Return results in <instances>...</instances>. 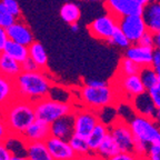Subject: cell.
Masks as SVG:
<instances>
[{
  "label": "cell",
  "mask_w": 160,
  "mask_h": 160,
  "mask_svg": "<svg viewBox=\"0 0 160 160\" xmlns=\"http://www.w3.org/2000/svg\"><path fill=\"white\" fill-rule=\"evenodd\" d=\"M16 93L18 98L36 102L50 96L53 83L47 70L38 69L36 71H21L13 79Z\"/></svg>",
  "instance_id": "cell-1"
},
{
  "label": "cell",
  "mask_w": 160,
  "mask_h": 160,
  "mask_svg": "<svg viewBox=\"0 0 160 160\" xmlns=\"http://www.w3.org/2000/svg\"><path fill=\"white\" fill-rule=\"evenodd\" d=\"M0 115L5 119L11 136L20 137L27 127L36 119L33 102L16 98L12 102L0 110Z\"/></svg>",
  "instance_id": "cell-2"
},
{
  "label": "cell",
  "mask_w": 160,
  "mask_h": 160,
  "mask_svg": "<svg viewBox=\"0 0 160 160\" xmlns=\"http://www.w3.org/2000/svg\"><path fill=\"white\" fill-rule=\"evenodd\" d=\"M77 93L83 107L96 111L110 106H117L120 100L117 90L109 82L101 87H90L83 83L78 88Z\"/></svg>",
  "instance_id": "cell-3"
},
{
  "label": "cell",
  "mask_w": 160,
  "mask_h": 160,
  "mask_svg": "<svg viewBox=\"0 0 160 160\" xmlns=\"http://www.w3.org/2000/svg\"><path fill=\"white\" fill-rule=\"evenodd\" d=\"M36 118L43 120L50 125L55 120L73 112V106L69 101H61L50 96L33 102Z\"/></svg>",
  "instance_id": "cell-4"
},
{
  "label": "cell",
  "mask_w": 160,
  "mask_h": 160,
  "mask_svg": "<svg viewBox=\"0 0 160 160\" xmlns=\"http://www.w3.org/2000/svg\"><path fill=\"white\" fill-rule=\"evenodd\" d=\"M128 123L135 139L142 140L148 145H160V126L155 119L135 115Z\"/></svg>",
  "instance_id": "cell-5"
},
{
  "label": "cell",
  "mask_w": 160,
  "mask_h": 160,
  "mask_svg": "<svg viewBox=\"0 0 160 160\" xmlns=\"http://www.w3.org/2000/svg\"><path fill=\"white\" fill-rule=\"evenodd\" d=\"M112 86L117 90L120 100H123L127 102H130L136 96L147 91L143 83L141 82L139 75H116L115 80L112 81Z\"/></svg>",
  "instance_id": "cell-6"
},
{
  "label": "cell",
  "mask_w": 160,
  "mask_h": 160,
  "mask_svg": "<svg viewBox=\"0 0 160 160\" xmlns=\"http://www.w3.org/2000/svg\"><path fill=\"white\" fill-rule=\"evenodd\" d=\"M73 133L87 138L92 131L95 126L100 121L99 116L96 110L89 108H78L73 109Z\"/></svg>",
  "instance_id": "cell-7"
},
{
  "label": "cell",
  "mask_w": 160,
  "mask_h": 160,
  "mask_svg": "<svg viewBox=\"0 0 160 160\" xmlns=\"http://www.w3.org/2000/svg\"><path fill=\"white\" fill-rule=\"evenodd\" d=\"M109 135L116 141L120 151H132L135 137L127 121L118 117L112 123L108 126Z\"/></svg>",
  "instance_id": "cell-8"
},
{
  "label": "cell",
  "mask_w": 160,
  "mask_h": 160,
  "mask_svg": "<svg viewBox=\"0 0 160 160\" xmlns=\"http://www.w3.org/2000/svg\"><path fill=\"white\" fill-rule=\"evenodd\" d=\"M118 28V18L111 13L99 16L88 25L89 33L93 38L102 41H109L110 37Z\"/></svg>",
  "instance_id": "cell-9"
},
{
  "label": "cell",
  "mask_w": 160,
  "mask_h": 160,
  "mask_svg": "<svg viewBox=\"0 0 160 160\" xmlns=\"http://www.w3.org/2000/svg\"><path fill=\"white\" fill-rule=\"evenodd\" d=\"M118 28L126 35L131 43L138 40L147 31V27L141 15H129L118 19Z\"/></svg>",
  "instance_id": "cell-10"
},
{
  "label": "cell",
  "mask_w": 160,
  "mask_h": 160,
  "mask_svg": "<svg viewBox=\"0 0 160 160\" xmlns=\"http://www.w3.org/2000/svg\"><path fill=\"white\" fill-rule=\"evenodd\" d=\"M105 6L108 12L118 19L129 15H141L143 9L138 0H105Z\"/></svg>",
  "instance_id": "cell-11"
},
{
  "label": "cell",
  "mask_w": 160,
  "mask_h": 160,
  "mask_svg": "<svg viewBox=\"0 0 160 160\" xmlns=\"http://www.w3.org/2000/svg\"><path fill=\"white\" fill-rule=\"evenodd\" d=\"M45 143L55 160H76L78 158L72 148L70 147L68 140L49 136Z\"/></svg>",
  "instance_id": "cell-12"
},
{
  "label": "cell",
  "mask_w": 160,
  "mask_h": 160,
  "mask_svg": "<svg viewBox=\"0 0 160 160\" xmlns=\"http://www.w3.org/2000/svg\"><path fill=\"white\" fill-rule=\"evenodd\" d=\"M7 33L10 40L21 43L23 46H29L30 43L35 41V37L27 22L22 18L16 19V21L11 26L7 28Z\"/></svg>",
  "instance_id": "cell-13"
},
{
  "label": "cell",
  "mask_w": 160,
  "mask_h": 160,
  "mask_svg": "<svg viewBox=\"0 0 160 160\" xmlns=\"http://www.w3.org/2000/svg\"><path fill=\"white\" fill-rule=\"evenodd\" d=\"M50 136V125L43 120L36 118L27 129L20 136L23 142H36V141H46Z\"/></svg>",
  "instance_id": "cell-14"
},
{
  "label": "cell",
  "mask_w": 160,
  "mask_h": 160,
  "mask_svg": "<svg viewBox=\"0 0 160 160\" xmlns=\"http://www.w3.org/2000/svg\"><path fill=\"white\" fill-rule=\"evenodd\" d=\"M152 52H153V48L146 47V46H142L140 45V43L136 42V43H131L126 49L125 57L135 61L140 67H147V66H151Z\"/></svg>",
  "instance_id": "cell-15"
},
{
  "label": "cell",
  "mask_w": 160,
  "mask_h": 160,
  "mask_svg": "<svg viewBox=\"0 0 160 160\" xmlns=\"http://www.w3.org/2000/svg\"><path fill=\"white\" fill-rule=\"evenodd\" d=\"M130 105L132 107L136 115L143 116V117L147 118H152V119L155 117L157 107L153 103L152 99H151L150 95L148 93V91H145L143 93L136 96L130 101Z\"/></svg>",
  "instance_id": "cell-16"
},
{
  "label": "cell",
  "mask_w": 160,
  "mask_h": 160,
  "mask_svg": "<svg viewBox=\"0 0 160 160\" xmlns=\"http://www.w3.org/2000/svg\"><path fill=\"white\" fill-rule=\"evenodd\" d=\"M147 30L152 33L160 31V0H155L153 2L145 6L141 13Z\"/></svg>",
  "instance_id": "cell-17"
},
{
  "label": "cell",
  "mask_w": 160,
  "mask_h": 160,
  "mask_svg": "<svg viewBox=\"0 0 160 160\" xmlns=\"http://www.w3.org/2000/svg\"><path fill=\"white\" fill-rule=\"evenodd\" d=\"M73 133V116L72 113L59 119L55 120L53 122L50 123V136L60 139L68 140L70 136Z\"/></svg>",
  "instance_id": "cell-18"
},
{
  "label": "cell",
  "mask_w": 160,
  "mask_h": 160,
  "mask_svg": "<svg viewBox=\"0 0 160 160\" xmlns=\"http://www.w3.org/2000/svg\"><path fill=\"white\" fill-rule=\"evenodd\" d=\"M16 98L17 93L13 79L0 75V110L12 102Z\"/></svg>",
  "instance_id": "cell-19"
},
{
  "label": "cell",
  "mask_w": 160,
  "mask_h": 160,
  "mask_svg": "<svg viewBox=\"0 0 160 160\" xmlns=\"http://www.w3.org/2000/svg\"><path fill=\"white\" fill-rule=\"evenodd\" d=\"M25 156L28 160H55L50 155L45 141L27 142L25 146Z\"/></svg>",
  "instance_id": "cell-20"
},
{
  "label": "cell",
  "mask_w": 160,
  "mask_h": 160,
  "mask_svg": "<svg viewBox=\"0 0 160 160\" xmlns=\"http://www.w3.org/2000/svg\"><path fill=\"white\" fill-rule=\"evenodd\" d=\"M22 71L21 63L6 53H0V75L15 79Z\"/></svg>",
  "instance_id": "cell-21"
},
{
  "label": "cell",
  "mask_w": 160,
  "mask_h": 160,
  "mask_svg": "<svg viewBox=\"0 0 160 160\" xmlns=\"http://www.w3.org/2000/svg\"><path fill=\"white\" fill-rule=\"evenodd\" d=\"M28 53L29 58L32 59L36 65L41 70H47L48 67V55L46 51V48L40 43L39 41H32L28 46Z\"/></svg>",
  "instance_id": "cell-22"
},
{
  "label": "cell",
  "mask_w": 160,
  "mask_h": 160,
  "mask_svg": "<svg viewBox=\"0 0 160 160\" xmlns=\"http://www.w3.org/2000/svg\"><path fill=\"white\" fill-rule=\"evenodd\" d=\"M109 133V129H108V126L106 123L99 122L95 126V128L92 129V131L89 133V136L87 137V142L89 146L90 152H96V150L98 149L99 145L101 143L103 139H105L106 136Z\"/></svg>",
  "instance_id": "cell-23"
},
{
  "label": "cell",
  "mask_w": 160,
  "mask_h": 160,
  "mask_svg": "<svg viewBox=\"0 0 160 160\" xmlns=\"http://www.w3.org/2000/svg\"><path fill=\"white\" fill-rule=\"evenodd\" d=\"M1 52L6 53V55H8L9 57L13 58L15 60L19 61L20 63L23 62V61L29 57L27 46H23V45H21V43H18L10 39L6 42L5 47H3Z\"/></svg>",
  "instance_id": "cell-24"
},
{
  "label": "cell",
  "mask_w": 160,
  "mask_h": 160,
  "mask_svg": "<svg viewBox=\"0 0 160 160\" xmlns=\"http://www.w3.org/2000/svg\"><path fill=\"white\" fill-rule=\"evenodd\" d=\"M59 12L60 18L68 25L78 22L81 17V10H80L79 6L75 2H70V1L61 6Z\"/></svg>",
  "instance_id": "cell-25"
},
{
  "label": "cell",
  "mask_w": 160,
  "mask_h": 160,
  "mask_svg": "<svg viewBox=\"0 0 160 160\" xmlns=\"http://www.w3.org/2000/svg\"><path fill=\"white\" fill-rule=\"evenodd\" d=\"M119 151L120 150H119V148H118L116 141L112 139V137L108 133L105 137V139L101 141V143L99 145L98 149L96 150V152H93V153L98 155L100 158H102L103 160H107L108 158L115 156L116 153H118Z\"/></svg>",
  "instance_id": "cell-26"
},
{
  "label": "cell",
  "mask_w": 160,
  "mask_h": 160,
  "mask_svg": "<svg viewBox=\"0 0 160 160\" xmlns=\"http://www.w3.org/2000/svg\"><path fill=\"white\" fill-rule=\"evenodd\" d=\"M139 77L141 79V82L143 83L146 90L151 89L152 87L158 85V82L160 81L159 76L157 75L156 70L153 69L151 66H147V67H141L139 71Z\"/></svg>",
  "instance_id": "cell-27"
},
{
  "label": "cell",
  "mask_w": 160,
  "mask_h": 160,
  "mask_svg": "<svg viewBox=\"0 0 160 160\" xmlns=\"http://www.w3.org/2000/svg\"><path fill=\"white\" fill-rule=\"evenodd\" d=\"M68 142H69L70 147L72 148L73 152L77 155V157H81V156L90 153L89 146H88L87 142V138H83L81 136L72 133V135L70 136L69 139H68Z\"/></svg>",
  "instance_id": "cell-28"
},
{
  "label": "cell",
  "mask_w": 160,
  "mask_h": 160,
  "mask_svg": "<svg viewBox=\"0 0 160 160\" xmlns=\"http://www.w3.org/2000/svg\"><path fill=\"white\" fill-rule=\"evenodd\" d=\"M141 69L138 63L132 61L131 59L127 57H123L120 60L119 67H118V72L117 75L119 76H130V75H138Z\"/></svg>",
  "instance_id": "cell-29"
},
{
  "label": "cell",
  "mask_w": 160,
  "mask_h": 160,
  "mask_svg": "<svg viewBox=\"0 0 160 160\" xmlns=\"http://www.w3.org/2000/svg\"><path fill=\"white\" fill-rule=\"evenodd\" d=\"M109 42L117 46V47H119V48H122V49H127V48L131 45V42H130L129 40H128V38L126 37V35L119 29V28H117V29L115 30V32L112 33V36L110 37Z\"/></svg>",
  "instance_id": "cell-30"
},
{
  "label": "cell",
  "mask_w": 160,
  "mask_h": 160,
  "mask_svg": "<svg viewBox=\"0 0 160 160\" xmlns=\"http://www.w3.org/2000/svg\"><path fill=\"white\" fill-rule=\"evenodd\" d=\"M16 21L15 16L8 11V9L5 7L2 0H0V27L7 29L9 26H11Z\"/></svg>",
  "instance_id": "cell-31"
},
{
  "label": "cell",
  "mask_w": 160,
  "mask_h": 160,
  "mask_svg": "<svg viewBox=\"0 0 160 160\" xmlns=\"http://www.w3.org/2000/svg\"><path fill=\"white\" fill-rule=\"evenodd\" d=\"M2 2L8 9V11L12 16H15L16 19L22 18V11H21V8L17 0H2Z\"/></svg>",
  "instance_id": "cell-32"
},
{
  "label": "cell",
  "mask_w": 160,
  "mask_h": 160,
  "mask_svg": "<svg viewBox=\"0 0 160 160\" xmlns=\"http://www.w3.org/2000/svg\"><path fill=\"white\" fill-rule=\"evenodd\" d=\"M148 148H149V145L142 140L139 139H135L133 141V146H132V152L135 153L137 157H140V156H146L147 155Z\"/></svg>",
  "instance_id": "cell-33"
},
{
  "label": "cell",
  "mask_w": 160,
  "mask_h": 160,
  "mask_svg": "<svg viewBox=\"0 0 160 160\" xmlns=\"http://www.w3.org/2000/svg\"><path fill=\"white\" fill-rule=\"evenodd\" d=\"M138 43H140V45H142V46H146V47L155 48V38H153V33L147 30V31L139 38Z\"/></svg>",
  "instance_id": "cell-34"
},
{
  "label": "cell",
  "mask_w": 160,
  "mask_h": 160,
  "mask_svg": "<svg viewBox=\"0 0 160 160\" xmlns=\"http://www.w3.org/2000/svg\"><path fill=\"white\" fill-rule=\"evenodd\" d=\"M10 136H11V133L8 129L7 123H6L2 116L0 115V142H6L10 138Z\"/></svg>",
  "instance_id": "cell-35"
},
{
  "label": "cell",
  "mask_w": 160,
  "mask_h": 160,
  "mask_svg": "<svg viewBox=\"0 0 160 160\" xmlns=\"http://www.w3.org/2000/svg\"><path fill=\"white\" fill-rule=\"evenodd\" d=\"M107 160H137V156L132 151H119Z\"/></svg>",
  "instance_id": "cell-36"
},
{
  "label": "cell",
  "mask_w": 160,
  "mask_h": 160,
  "mask_svg": "<svg viewBox=\"0 0 160 160\" xmlns=\"http://www.w3.org/2000/svg\"><path fill=\"white\" fill-rule=\"evenodd\" d=\"M146 156L149 160H160V145H149Z\"/></svg>",
  "instance_id": "cell-37"
},
{
  "label": "cell",
  "mask_w": 160,
  "mask_h": 160,
  "mask_svg": "<svg viewBox=\"0 0 160 160\" xmlns=\"http://www.w3.org/2000/svg\"><path fill=\"white\" fill-rule=\"evenodd\" d=\"M12 151L6 142H0V160H10L12 157Z\"/></svg>",
  "instance_id": "cell-38"
},
{
  "label": "cell",
  "mask_w": 160,
  "mask_h": 160,
  "mask_svg": "<svg viewBox=\"0 0 160 160\" xmlns=\"http://www.w3.org/2000/svg\"><path fill=\"white\" fill-rule=\"evenodd\" d=\"M21 68H22V71H36L39 69V67L36 65L35 61L32 59H30L29 57L23 62H21Z\"/></svg>",
  "instance_id": "cell-39"
},
{
  "label": "cell",
  "mask_w": 160,
  "mask_h": 160,
  "mask_svg": "<svg viewBox=\"0 0 160 160\" xmlns=\"http://www.w3.org/2000/svg\"><path fill=\"white\" fill-rule=\"evenodd\" d=\"M151 67H152L153 69H157V68L160 67V48H153Z\"/></svg>",
  "instance_id": "cell-40"
},
{
  "label": "cell",
  "mask_w": 160,
  "mask_h": 160,
  "mask_svg": "<svg viewBox=\"0 0 160 160\" xmlns=\"http://www.w3.org/2000/svg\"><path fill=\"white\" fill-rule=\"evenodd\" d=\"M8 40H9V37H8L7 29L0 27V51H2L3 47H5L6 42H7Z\"/></svg>",
  "instance_id": "cell-41"
},
{
  "label": "cell",
  "mask_w": 160,
  "mask_h": 160,
  "mask_svg": "<svg viewBox=\"0 0 160 160\" xmlns=\"http://www.w3.org/2000/svg\"><path fill=\"white\" fill-rule=\"evenodd\" d=\"M85 85L90 86V87H101V86L107 85V81H102V80H97V79H87L85 80Z\"/></svg>",
  "instance_id": "cell-42"
},
{
  "label": "cell",
  "mask_w": 160,
  "mask_h": 160,
  "mask_svg": "<svg viewBox=\"0 0 160 160\" xmlns=\"http://www.w3.org/2000/svg\"><path fill=\"white\" fill-rule=\"evenodd\" d=\"M76 160H103V159H102V158H100L98 155H96V153L90 152V153H88V155L78 157Z\"/></svg>",
  "instance_id": "cell-43"
},
{
  "label": "cell",
  "mask_w": 160,
  "mask_h": 160,
  "mask_svg": "<svg viewBox=\"0 0 160 160\" xmlns=\"http://www.w3.org/2000/svg\"><path fill=\"white\" fill-rule=\"evenodd\" d=\"M153 38H155V48H160V31L153 33Z\"/></svg>",
  "instance_id": "cell-44"
},
{
  "label": "cell",
  "mask_w": 160,
  "mask_h": 160,
  "mask_svg": "<svg viewBox=\"0 0 160 160\" xmlns=\"http://www.w3.org/2000/svg\"><path fill=\"white\" fill-rule=\"evenodd\" d=\"M10 160H28V158L25 155H12Z\"/></svg>",
  "instance_id": "cell-45"
},
{
  "label": "cell",
  "mask_w": 160,
  "mask_h": 160,
  "mask_svg": "<svg viewBox=\"0 0 160 160\" xmlns=\"http://www.w3.org/2000/svg\"><path fill=\"white\" fill-rule=\"evenodd\" d=\"M153 119H155V121L158 123V125L160 126V108H157V110H156V113H155V117H153Z\"/></svg>",
  "instance_id": "cell-46"
},
{
  "label": "cell",
  "mask_w": 160,
  "mask_h": 160,
  "mask_svg": "<svg viewBox=\"0 0 160 160\" xmlns=\"http://www.w3.org/2000/svg\"><path fill=\"white\" fill-rule=\"evenodd\" d=\"M70 26V29H71V31L72 32H78L79 31V25H78V22H75V23H71Z\"/></svg>",
  "instance_id": "cell-47"
},
{
  "label": "cell",
  "mask_w": 160,
  "mask_h": 160,
  "mask_svg": "<svg viewBox=\"0 0 160 160\" xmlns=\"http://www.w3.org/2000/svg\"><path fill=\"white\" fill-rule=\"evenodd\" d=\"M153 1H155V0H138V2L142 6V7H145V6H147V5H149V3L153 2Z\"/></svg>",
  "instance_id": "cell-48"
},
{
  "label": "cell",
  "mask_w": 160,
  "mask_h": 160,
  "mask_svg": "<svg viewBox=\"0 0 160 160\" xmlns=\"http://www.w3.org/2000/svg\"><path fill=\"white\" fill-rule=\"evenodd\" d=\"M137 160H149L147 158V156H140V157H137Z\"/></svg>",
  "instance_id": "cell-49"
},
{
  "label": "cell",
  "mask_w": 160,
  "mask_h": 160,
  "mask_svg": "<svg viewBox=\"0 0 160 160\" xmlns=\"http://www.w3.org/2000/svg\"><path fill=\"white\" fill-rule=\"evenodd\" d=\"M0 53H1V51H0Z\"/></svg>",
  "instance_id": "cell-50"
}]
</instances>
